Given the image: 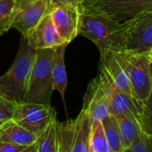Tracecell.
I'll return each instance as SVG.
<instances>
[{
    "label": "cell",
    "mask_w": 152,
    "mask_h": 152,
    "mask_svg": "<svg viewBox=\"0 0 152 152\" xmlns=\"http://www.w3.org/2000/svg\"><path fill=\"white\" fill-rule=\"evenodd\" d=\"M108 51L152 53V8L120 22Z\"/></svg>",
    "instance_id": "obj_1"
},
{
    "label": "cell",
    "mask_w": 152,
    "mask_h": 152,
    "mask_svg": "<svg viewBox=\"0 0 152 152\" xmlns=\"http://www.w3.org/2000/svg\"><path fill=\"white\" fill-rule=\"evenodd\" d=\"M98 77L109 102L111 115L115 118H134L140 124L143 133L151 134V100L146 102H142L128 96L114 85L101 67Z\"/></svg>",
    "instance_id": "obj_2"
},
{
    "label": "cell",
    "mask_w": 152,
    "mask_h": 152,
    "mask_svg": "<svg viewBox=\"0 0 152 152\" xmlns=\"http://www.w3.org/2000/svg\"><path fill=\"white\" fill-rule=\"evenodd\" d=\"M37 50L21 36L20 47L10 69L0 77V96L14 103L23 102Z\"/></svg>",
    "instance_id": "obj_3"
},
{
    "label": "cell",
    "mask_w": 152,
    "mask_h": 152,
    "mask_svg": "<svg viewBox=\"0 0 152 152\" xmlns=\"http://www.w3.org/2000/svg\"><path fill=\"white\" fill-rule=\"evenodd\" d=\"M126 70L134 99L146 102L152 93V53L114 52Z\"/></svg>",
    "instance_id": "obj_4"
},
{
    "label": "cell",
    "mask_w": 152,
    "mask_h": 152,
    "mask_svg": "<svg viewBox=\"0 0 152 152\" xmlns=\"http://www.w3.org/2000/svg\"><path fill=\"white\" fill-rule=\"evenodd\" d=\"M53 53L54 48L37 50L23 102L50 104L54 91L51 72Z\"/></svg>",
    "instance_id": "obj_5"
},
{
    "label": "cell",
    "mask_w": 152,
    "mask_h": 152,
    "mask_svg": "<svg viewBox=\"0 0 152 152\" xmlns=\"http://www.w3.org/2000/svg\"><path fill=\"white\" fill-rule=\"evenodd\" d=\"M92 121L81 110L75 119L59 122V152H90L89 140Z\"/></svg>",
    "instance_id": "obj_6"
},
{
    "label": "cell",
    "mask_w": 152,
    "mask_h": 152,
    "mask_svg": "<svg viewBox=\"0 0 152 152\" xmlns=\"http://www.w3.org/2000/svg\"><path fill=\"white\" fill-rule=\"evenodd\" d=\"M120 22L104 15L82 10L78 36L91 40L98 48L100 54L108 51L111 39L119 27Z\"/></svg>",
    "instance_id": "obj_7"
},
{
    "label": "cell",
    "mask_w": 152,
    "mask_h": 152,
    "mask_svg": "<svg viewBox=\"0 0 152 152\" xmlns=\"http://www.w3.org/2000/svg\"><path fill=\"white\" fill-rule=\"evenodd\" d=\"M55 117L56 110L50 104L23 102L15 105L12 119L38 136Z\"/></svg>",
    "instance_id": "obj_8"
},
{
    "label": "cell",
    "mask_w": 152,
    "mask_h": 152,
    "mask_svg": "<svg viewBox=\"0 0 152 152\" xmlns=\"http://www.w3.org/2000/svg\"><path fill=\"white\" fill-rule=\"evenodd\" d=\"M151 8L152 0H98L82 7V10L94 12L118 22H123Z\"/></svg>",
    "instance_id": "obj_9"
},
{
    "label": "cell",
    "mask_w": 152,
    "mask_h": 152,
    "mask_svg": "<svg viewBox=\"0 0 152 152\" xmlns=\"http://www.w3.org/2000/svg\"><path fill=\"white\" fill-rule=\"evenodd\" d=\"M49 6L50 0L15 2L11 27L17 29L21 36L26 37L27 33L49 12Z\"/></svg>",
    "instance_id": "obj_10"
},
{
    "label": "cell",
    "mask_w": 152,
    "mask_h": 152,
    "mask_svg": "<svg viewBox=\"0 0 152 152\" xmlns=\"http://www.w3.org/2000/svg\"><path fill=\"white\" fill-rule=\"evenodd\" d=\"M81 12L82 7L77 6L61 4L49 6L53 25L61 38L68 45L78 36Z\"/></svg>",
    "instance_id": "obj_11"
},
{
    "label": "cell",
    "mask_w": 152,
    "mask_h": 152,
    "mask_svg": "<svg viewBox=\"0 0 152 152\" xmlns=\"http://www.w3.org/2000/svg\"><path fill=\"white\" fill-rule=\"evenodd\" d=\"M24 37H26L28 44L35 50L55 48L59 45H68L59 36L49 12Z\"/></svg>",
    "instance_id": "obj_12"
},
{
    "label": "cell",
    "mask_w": 152,
    "mask_h": 152,
    "mask_svg": "<svg viewBox=\"0 0 152 152\" xmlns=\"http://www.w3.org/2000/svg\"><path fill=\"white\" fill-rule=\"evenodd\" d=\"M82 110L89 116L92 122L102 121L111 115L110 108L98 76L90 81L84 96Z\"/></svg>",
    "instance_id": "obj_13"
},
{
    "label": "cell",
    "mask_w": 152,
    "mask_h": 152,
    "mask_svg": "<svg viewBox=\"0 0 152 152\" xmlns=\"http://www.w3.org/2000/svg\"><path fill=\"white\" fill-rule=\"evenodd\" d=\"M100 67L107 73L114 85L130 97H134L133 92L130 86L127 74L118 60L117 59L115 53L112 51H106L101 53V64Z\"/></svg>",
    "instance_id": "obj_14"
},
{
    "label": "cell",
    "mask_w": 152,
    "mask_h": 152,
    "mask_svg": "<svg viewBox=\"0 0 152 152\" xmlns=\"http://www.w3.org/2000/svg\"><path fill=\"white\" fill-rule=\"evenodd\" d=\"M37 139V135L20 126L12 118L0 125V142L28 146L35 143Z\"/></svg>",
    "instance_id": "obj_15"
},
{
    "label": "cell",
    "mask_w": 152,
    "mask_h": 152,
    "mask_svg": "<svg viewBox=\"0 0 152 152\" xmlns=\"http://www.w3.org/2000/svg\"><path fill=\"white\" fill-rule=\"evenodd\" d=\"M67 45H62L54 48L51 69L53 90L58 91L63 100L68 86V77L64 61V54Z\"/></svg>",
    "instance_id": "obj_16"
},
{
    "label": "cell",
    "mask_w": 152,
    "mask_h": 152,
    "mask_svg": "<svg viewBox=\"0 0 152 152\" xmlns=\"http://www.w3.org/2000/svg\"><path fill=\"white\" fill-rule=\"evenodd\" d=\"M123 151L134 143L143 133L140 124L131 118H116Z\"/></svg>",
    "instance_id": "obj_17"
},
{
    "label": "cell",
    "mask_w": 152,
    "mask_h": 152,
    "mask_svg": "<svg viewBox=\"0 0 152 152\" xmlns=\"http://www.w3.org/2000/svg\"><path fill=\"white\" fill-rule=\"evenodd\" d=\"M59 121L53 118L48 126L37 136V152H59Z\"/></svg>",
    "instance_id": "obj_18"
},
{
    "label": "cell",
    "mask_w": 152,
    "mask_h": 152,
    "mask_svg": "<svg viewBox=\"0 0 152 152\" xmlns=\"http://www.w3.org/2000/svg\"><path fill=\"white\" fill-rule=\"evenodd\" d=\"M102 126L106 140L113 152L123 151L117 118L113 115H109L102 121Z\"/></svg>",
    "instance_id": "obj_19"
},
{
    "label": "cell",
    "mask_w": 152,
    "mask_h": 152,
    "mask_svg": "<svg viewBox=\"0 0 152 152\" xmlns=\"http://www.w3.org/2000/svg\"><path fill=\"white\" fill-rule=\"evenodd\" d=\"M89 147L90 152H113L106 140L101 121H94L91 124Z\"/></svg>",
    "instance_id": "obj_20"
},
{
    "label": "cell",
    "mask_w": 152,
    "mask_h": 152,
    "mask_svg": "<svg viewBox=\"0 0 152 152\" xmlns=\"http://www.w3.org/2000/svg\"><path fill=\"white\" fill-rule=\"evenodd\" d=\"M14 6V0H0V36L12 28Z\"/></svg>",
    "instance_id": "obj_21"
},
{
    "label": "cell",
    "mask_w": 152,
    "mask_h": 152,
    "mask_svg": "<svg viewBox=\"0 0 152 152\" xmlns=\"http://www.w3.org/2000/svg\"><path fill=\"white\" fill-rule=\"evenodd\" d=\"M125 152H152V135L142 133L139 139Z\"/></svg>",
    "instance_id": "obj_22"
},
{
    "label": "cell",
    "mask_w": 152,
    "mask_h": 152,
    "mask_svg": "<svg viewBox=\"0 0 152 152\" xmlns=\"http://www.w3.org/2000/svg\"><path fill=\"white\" fill-rule=\"evenodd\" d=\"M16 104L0 96V125L12 118Z\"/></svg>",
    "instance_id": "obj_23"
},
{
    "label": "cell",
    "mask_w": 152,
    "mask_h": 152,
    "mask_svg": "<svg viewBox=\"0 0 152 152\" xmlns=\"http://www.w3.org/2000/svg\"><path fill=\"white\" fill-rule=\"evenodd\" d=\"M24 147L26 146L15 145L12 143L0 142V152H20Z\"/></svg>",
    "instance_id": "obj_24"
},
{
    "label": "cell",
    "mask_w": 152,
    "mask_h": 152,
    "mask_svg": "<svg viewBox=\"0 0 152 152\" xmlns=\"http://www.w3.org/2000/svg\"><path fill=\"white\" fill-rule=\"evenodd\" d=\"M83 0H50V5L52 4H61V5H71L81 7Z\"/></svg>",
    "instance_id": "obj_25"
},
{
    "label": "cell",
    "mask_w": 152,
    "mask_h": 152,
    "mask_svg": "<svg viewBox=\"0 0 152 152\" xmlns=\"http://www.w3.org/2000/svg\"><path fill=\"white\" fill-rule=\"evenodd\" d=\"M20 152H37V142L31 145L24 147Z\"/></svg>",
    "instance_id": "obj_26"
},
{
    "label": "cell",
    "mask_w": 152,
    "mask_h": 152,
    "mask_svg": "<svg viewBox=\"0 0 152 152\" xmlns=\"http://www.w3.org/2000/svg\"><path fill=\"white\" fill-rule=\"evenodd\" d=\"M96 1H98V0H83L81 7H84V6H86L88 4H93V3H94Z\"/></svg>",
    "instance_id": "obj_27"
},
{
    "label": "cell",
    "mask_w": 152,
    "mask_h": 152,
    "mask_svg": "<svg viewBox=\"0 0 152 152\" xmlns=\"http://www.w3.org/2000/svg\"><path fill=\"white\" fill-rule=\"evenodd\" d=\"M15 2H21V1H28V0H14Z\"/></svg>",
    "instance_id": "obj_28"
},
{
    "label": "cell",
    "mask_w": 152,
    "mask_h": 152,
    "mask_svg": "<svg viewBox=\"0 0 152 152\" xmlns=\"http://www.w3.org/2000/svg\"><path fill=\"white\" fill-rule=\"evenodd\" d=\"M121 152H125V151H121Z\"/></svg>",
    "instance_id": "obj_29"
}]
</instances>
